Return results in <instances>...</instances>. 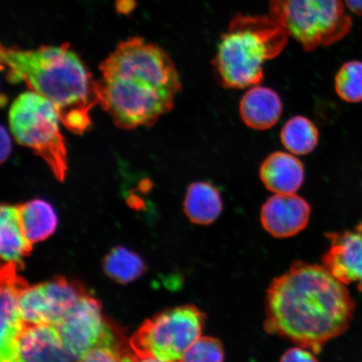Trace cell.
Wrapping results in <instances>:
<instances>
[{
  "label": "cell",
  "mask_w": 362,
  "mask_h": 362,
  "mask_svg": "<svg viewBox=\"0 0 362 362\" xmlns=\"http://www.w3.org/2000/svg\"><path fill=\"white\" fill-rule=\"evenodd\" d=\"M355 308L347 285L323 264L297 261L267 291L264 329L317 355L349 328Z\"/></svg>",
  "instance_id": "obj_1"
},
{
  "label": "cell",
  "mask_w": 362,
  "mask_h": 362,
  "mask_svg": "<svg viewBox=\"0 0 362 362\" xmlns=\"http://www.w3.org/2000/svg\"><path fill=\"white\" fill-rule=\"evenodd\" d=\"M99 70V104L123 129L156 124L182 90L169 54L139 36L117 44Z\"/></svg>",
  "instance_id": "obj_2"
},
{
  "label": "cell",
  "mask_w": 362,
  "mask_h": 362,
  "mask_svg": "<svg viewBox=\"0 0 362 362\" xmlns=\"http://www.w3.org/2000/svg\"><path fill=\"white\" fill-rule=\"evenodd\" d=\"M0 57L10 83H24L51 101L71 132L87 131L90 112L100 103L98 81L69 43L33 49L2 45Z\"/></svg>",
  "instance_id": "obj_3"
},
{
  "label": "cell",
  "mask_w": 362,
  "mask_h": 362,
  "mask_svg": "<svg viewBox=\"0 0 362 362\" xmlns=\"http://www.w3.org/2000/svg\"><path fill=\"white\" fill-rule=\"evenodd\" d=\"M288 37L269 16L237 15L221 35L211 61L217 83L228 89L259 85L264 63L283 52Z\"/></svg>",
  "instance_id": "obj_4"
},
{
  "label": "cell",
  "mask_w": 362,
  "mask_h": 362,
  "mask_svg": "<svg viewBox=\"0 0 362 362\" xmlns=\"http://www.w3.org/2000/svg\"><path fill=\"white\" fill-rule=\"evenodd\" d=\"M344 0H269V16L305 52L329 47L350 33Z\"/></svg>",
  "instance_id": "obj_5"
},
{
  "label": "cell",
  "mask_w": 362,
  "mask_h": 362,
  "mask_svg": "<svg viewBox=\"0 0 362 362\" xmlns=\"http://www.w3.org/2000/svg\"><path fill=\"white\" fill-rule=\"evenodd\" d=\"M8 121L17 143L42 158L58 180H64L67 149L53 103L33 90L22 93L11 105Z\"/></svg>",
  "instance_id": "obj_6"
},
{
  "label": "cell",
  "mask_w": 362,
  "mask_h": 362,
  "mask_svg": "<svg viewBox=\"0 0 362 362\" xmlns=\"http://www.w3.org/2000/svg\"><path fill=\"white\" fill-rule=\"evenodd\" d=\"M206 315L194 305L163 312L135 334L132 346L136 356L146 361H182L185 353L202 337Z\"/></svg>",
  "instance_id": "obj_7"
},
{
  "label": "cell",
  "mask_w": 362,
  "mask_h": 362,
  "mask_svg": "<svg viewBox=\"0 0 362 362\" xmlns=\"http://www.w3.org/2000/svg\"><path fill=\"white\" fill-rule=\"evenodd\" d=\"M56 327L66 350L75 361H81L89 351L101 344L116 343L115 334L104 320L100 305L86 294Z\"/></svg>",
  "instance_id": "obj_8"
},
{
  "label": "cell",
  "mask_w": 362,
  "mask_h": 362,
  "mask_svg": "<svg viewBox=\"0 0 362 362\" xmlns=\"http://www.w3.org/2000/svg\"><path fill=\"white\" fill-rule=\"evenodd\" d=\"M83 294L76 284L62 279L23 287L20 293L22 319L25 325H56Z\"/></svg>",
  "instance_id": "obj_9"
},
{
  "label": "cell",
  "mask_w": 362,
  "mask_h": 362,
  "mask_svg": "<svg viewBox=\"0 0 362 362\" xmlns=\"http://www.w3.org/2000/svg\"><path fill=\"white\" fill-rule=\"evenodd\" d=\"M310 204L293 194H275L261 210V223L272 236L287 238L304 230L310 218Z\"/></svg>",
  "instance_id": "obj_10"
},
{
  "label": "cell",
  "mask_w": 362,
  "mask_h": 362,
  "mask_svg": "<svg viewBox=\"0 0 362 362\" xmlns=\"http://www.w3.org/2000/svg\"><path fill=\"white\" fill-rule=\"evenodd\" d=\"M327 237L330 245L322 257V264L339 281L356 284L362 292V225Z\"/></svg>",
  "instance_id": "obj_11"
},
{
  "label": "cell",
  "mask_w": 362,
  "mask_h": 362,
  "mask_svg": "<svg viewBox=\"0 0 362 362\" xmlns=\"http://www.w3.org/2000/svg\"><path fill=\"white\" fill-rule=\"evenodd\" d=\"M12 268H4L1 280V319H0V361H17V341L25 324L20 309L23 288L13 276Z\"/></svg>",
  "instance_id": "obj_12"
},
{
  "label": "cell",
  "mask_w": 362,
  "mask_h": 362,
  "mask_svg": "<svg viewBox=\"0 0 362 362\" xmlns=\"http://www.w3.org/2000/svg\"><path fill=\"white\" fill-rule=\"evenodd\" d=\"M75 361L66 350L56 325H25L17 341V361Z\"/></svg>",
  "instance_id": "obj_13"
},
{
  "label": "cell",
  "mask_w": 362,
  "mask_h": 362,
  "mask_svg": "<svg viewBox=\"0 0 362 362\" xmlns=\"http://www.w3.org/2000/svg\"><path fill=\"white\" fill-rule=\"evenodd\" d=\"M283 102L274 90L257 85L247 90L239 104L243 123L255 130H268L278 124Z\"/></svg>",
  "instance_id": "obj_14"
},
{
  "label": "cell",
  "mask_w": 362,
  "mask_h": 362,
  "mask_svg": "<svg viewBox=\"0 0 362 362\" xmlns=\"http://www.w3.org/2000/svg\"><path fill=\"white\" fill-rule=\"evenodd\" d=\"M259 175L269 192L293 194L304 183L305 167L293 153L277 151L271 153L262 163Z\"/></svg>",
  "instance_id": "obj_15"
},
{
  "label": "cell",
  "mask_w": 362,
  "mask_h": 362,
  "mask_svg": "<svg viewBox=\"0 0 362 362\" xmlns=\"http://www.w3.org/2000/svg\"><path fill=\"white\" fill-rule=\"evenodd\" d=\"M31 244L23 230L19 207L3 205L0 210V256L6 268H15L28 255Z\"/></svg>",
  "instance_id": "obj_16"
},
{
  "label": "cell",
  "mask_w": 362,
  "mask_h": 362,
  "mask_svg": "<svg viewBox=\"0 0 362 362\" xmlns=\"http://www.w3.org/2000/svg\"><path fill=\"white\" fill-rule=\"evenodd\" d=\"M223 207L221 194L214 185L200 181L188 187L184 211L192 223L210 225L218 218Z\"/></svg>",
  "instance_id": "obj_17"
},
{
  "label": "cell",
  "mask_w": 362,
  "mask_h": 362,
  "mask_svg": "<svg viewBox=\"0 0 362 362\" xmlns=\"http://www.w3.org/2000/svg\"><path fill=\"white\" fill-rule=\"evenodd\" d=\"M23 230L33 244L44 241L56 232L58 216L54 207L42 199H34L19 207Z\"/></svg>",
  "instance_id": "obj_18"
},
{
  "label": "cell",
  "mask_w": 362,
  "mask_h": 362,
  "mask_svg": "<svg viewBox=\"0 0 362 362\" xmlns=\"http://www.w3.org/2000/svg\"><path fill=\"white\" fill-rule=\"evenodd\" d=\"M320 132L315 124L304 116H296L287 121L280 133L285 148L296 156H305L318 146Z\"/></svg>",
  "instance_id": "obj_19"
},
{
  "label": "cell",
  "mask_w": 362,
  "mask_h": 362,
  "mask_svg": "<svg viewBox=\"0 0 362 362\" xmlns=\"http://www.w3.org/2000/svg\"><path fill=\"white\" fill-rule=\"evenodd\" d=\"M105 273L116 282L128 284L142 275L146 266L137 253L123 247L113 248L103 262Z\"/></svg>",
  "instance_id": "obj_20"
},
{
  "label": "cell",
  "mask_w": 362,
  "mask_h": 362,
  "mask_svg": "<svg viewBox=\"0 0 362 362\" xmlns=\"http://www.w3.org/2000/svg\"><path fill=\"white\" fill-rule=\"evenodd\" d=\"M334 89L343 101L349 103L362 102V62L344 63L334 78Z\"/></svg>",
  "instance_id": "obj_21"
},
{
  "label": "cell",
  "mask_w": 362,
  "mask_h": 362,
  "mask_svg": "<svg viewBox=\"0 0 362 362\" xmlns=\"http://www.w3.org/2000/svg\"><path fill=\"white\" fill-rule=\"evenodd\" d=\"M224 357V348L220 339L202 336L189 348L182 361H223Z\"/></svg>",
  "instance_id": "obj_22"
},
{
  "label": "cell",
  "mask_w": 362,
  "mask_h": 362,
  "mask_svg": "<svg viewBox=\"0 0 362 362\" xmlns=\"http://www.w3.org/2000/svg\"><path fill=\"white\" fill-rule=\"evenodd\" d=\"M117 343L101 344L89 351L81 361H124Z\"/></svg>",
  "instance_id": "obj_23"
},
{
  "label": "cell",
  "mask_w": 362,
  "mask_h": 362,
  "mask_svg": "<svg viewBox=\"0 0 362 362\" xmlns=\"http://www.w3.org/2000/svg\"><path fill=\"white\" fill-rule=\"evenodd\" d=\"M315 353L306 348L297 346L285 351L280 358L281 361H317Z\"/></svg>",
  "instance_id": "obj_24"
},
{
  "label": "cell",
  "mask_w": 362,
  "mask_h": 362,
  "mask_svg": "<svg viewBox=\"0 0 362 362\" xmlns=\"http://www.w3.org/2000/svg\"><path fill=\"white\" fill-rule=\"evenodd\" d=\"M12 151V144L10 135L8 134V131L6 127H1V163H4L7 160L8 156H11Z\"/></svg>",
  "instance_id": "obj_25"
},
{
  "label": "cell",
  "mask_w": 362,
  "mask_h": 362,
  "mask_svg": "<svg viewBox=\"0 0 362 362\" xmlns=\"http://www.w3.org/2000/svg\"><path fill=\"white\" fill-rule=\"evenodd\" d=\"M116 10L120 13H128L132 12L136 6L135 0H116Z\"/></svg>",
  "instance_id": "obj_26"
},
{
  "label": "cell",
  "mask_w": 362,
  "mask_h": 362,
  "mask_svg": "<svg viewBox=\"0 0 362 362\" xmlns=\"http://www.w3.org/2000/svg\"><path fill=\"white\" fill-rule=\"evenodd\" d=\"M346 6L356 16H362V0H344Z\"/></svg>",
  "instance_id": "obj_27"
}]
</instances>
